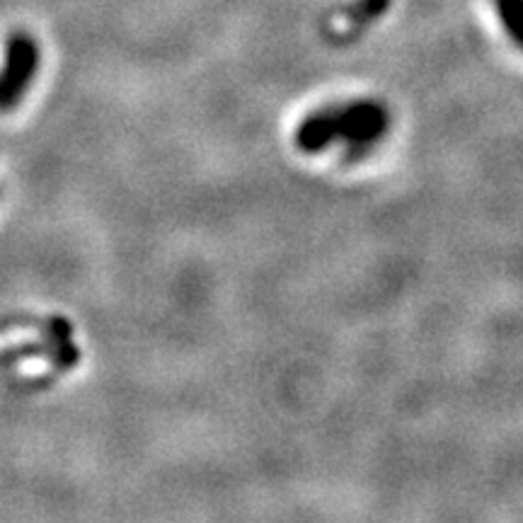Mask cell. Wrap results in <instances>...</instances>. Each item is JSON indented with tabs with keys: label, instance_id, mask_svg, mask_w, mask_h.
<instances>
[{
	"label": "cell",
	"instance_id": "3",
	"mask_svg": "<svg viewBox=\"0 0 523 523\" xmlns=\"http://www.w3.org/2000/svg\"><path fill=\"white\" fill-rule=\"evenodd\" d=\"M388 5L390 0H359L354 8H349L344 13V22L349 25V32H356L369 25L371 20H376L378 15H383L388 10Z\"/></svg>",
	"mask_w": 523,
	"mask_h": 523
},
{
	"label": "cell",
	"instance_id": "1",
	"mask_svg": "<svg viewBox=\"0 0 523 523\" xmlns=\"http://www.w3.org/2000/svg\"><path fill=\"white\" fill-rule=\"evenodd\" d=\"M390 129V117L378 102H349V105L323 107L308 114L296 129V146L303 153H320L327 146H344L352 158L369 153L385 131Z\"/></svg>",
	"mask_w": 523,
	"mask_h": 523
},
{
	"label": "cell",
	"instance_id": "2",
	"mask_svg": "<svg viewBox=\"0 0 523 523\" xmlns=\"http://www.w3.org/2000/svg\"><path fill=\"white\" fill-rule=\"evenodd\" d=\"M39 68V47L27 32H15L5 49V68L0 71V109H13L32 85Z\"/></svg>",
	"mask_w": 523,
	"mask_h": 523
},
{
	"label": "cell",
	"instance_id": "4",
	"mask_svg": "<svg viewBox=\"0 0 523 523\" xmlns=\"http://www.w3.org/2000/svg\"><path fill=\"white\" fill-rule=\"evenodd\" d=\"M499 17L519 47H523V0H497Z\"/></svg>",
	"mask_w": 523,
	"mask_h": 523
}]
</instances>
